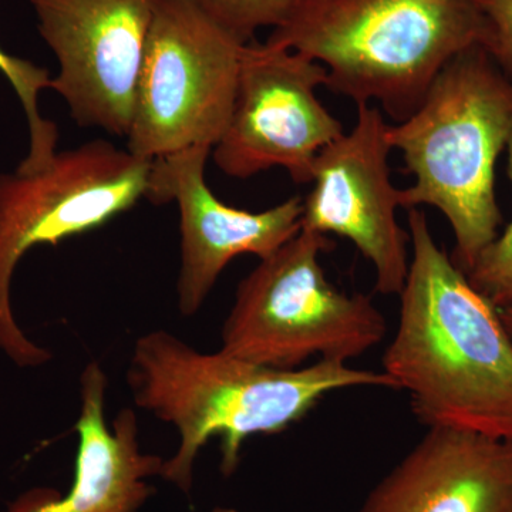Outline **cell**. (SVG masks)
<instances>
[{
  "label": "cell",
  "instance_id": "obj_1",
  "mask_svg": "<svg viewBox=\"0 0 512 512\" xmlns=\"http://www.w3.org/2000/svg\"><path fill=\"white\" fill-rule=\"evenodd\" d=\"M407 222L412 256L383 373L423 426L512 441V339L500 309L437 245L423 211Z\"/></svg>",
  "mask_w": 512,
  "mask_h": 512
},
{
  "label": "cell",
  "instance_id": "obj_2",
  "mask_svg": "<svg viewBox=\"0 0 512 512\" xmlns=\"http://www.w3.org/2000/svg\"><path fill=\"white\" fill-rule=\"evenodd\" d=\"M127 383L137 407L177 431L180 443L164 461L160 478L185 495L194 485L195 461L214 437L221 443L222 476L231 477L249 437L288 430L326 394L352 387L397 390L383 372L330 360L299 369H272L222 350L200 352L164 329L136 340Z\"/></svg>",
  "mask_w": 512,
  "mask_h": 512
},
{
  "label": "cell",
  "instance_id": "obj_3",
  "mask_svg": "<svg viewBox=\"0 0 512 512\" xmlns=\"http://www.w3.org/2000/svg\"><path fill=\"white\" fill-rule=\"evenodd\" d=\"M481 30L478 0H298L265 42L322 64L330 92L400 123Z\"/></svg>",
  "mask_w": 512,
  "mask_h": 512
},
{
  "label": "cell",
  "instance_id": "obj_4",
  "mask_svg": "<svg viewBox=\"0 0 512 512\" xmlns=\"http://www.w3.org/2000/svg\"><path fill=\"white\" fill-rule=\"evenodd\" d=\"M511 136L512 82L481 45L444 66L412 116L389 124L387 140L414 177L402 207L429 205L447 218L463 272L498 237L495 165Z\"/></svg>",
  "mask_w": 512,
  "mask_h": 512
},
{
  "label": "cell",
  "instance_id": "obj_5",
  "mask_svg": "<svg viewBox=\"0 0 512 512\" xmlns=\"http://www.w3.org/2000/svg\"><path fill=\"white\" fill-rule=\"evenodd\" d=\"M328 235L302 229L261 259L238 284L221 332V349L254 365L292 370L313 356L348 363L375 348L387 323L370 296L340 291L320 255Z\"/></svg>",
  "mask_w": 512,
  "mask_h": 512
},
{
  "label": "cell",
  "instance_id": "obj_6",
  "mask_svg": "<svg viewBox=\"0 0 512 512\" xmlns=\"http://www.w3.org/2000/svg\"><path fill=\"white\" fill-rule=\"evenodd\" d=\"M151 163L110 141L93 140L59 151L35 173L0 174V352L10 362L30 369L53 359L26 336L13 313V275L23 256L96 231L146 200Z\"/></svg>",
  "mask_w": 512,
  "mask_h": 512
},
{
  "label": "cell",
  "instance_id": "obj_7",
  "mask_svg": "<svg viewBox=\"0 0 512 512\" xmlns=\"http://www.w3.org/2000/svg\"><path fill=\"white\" fill-rule=\"evenodd\" d=\"M248 43L197 0H158L138 73L127 150L153 161L220 141Z\"/></svg>",
  "mask_w": 512,
  "mask_h": 512
},
{
  "label": "cell",
  "instance_id": "obj_8",
  "mask_svg": "<svg viewBox=\"0 0 512 512\" xmlns=\"http://www.w3.org/2000/svg\"><path fill=\"white\" fill-rule=\"evenodd\" d=\"M325 67L301 53L259 43L245 46L228 126L211 156L228 177L247 180L279 167L311 184L320 151L345 134L319 100Z\"/></svg>",
  "mask_w": 512,
  "mask_h": 512
},
{
  "label": "cell",
  "instance_id": "obj_9",
  "mask_svg": "<svg viewBox=\"0 0 512 512\" xmlns=\"http://www.w3.org/2000/svg\"><path fill=\"white\" fill-rule=\"evenodd\" d=\"M59 63L50 90L77 126L127 138L158 0H30Z\"/></svg>",
  "mask_w": 512,
  "mask_h": 512
},
{
  "label": "cell",
  "instance_id": "obj_10",
  "mask_svg": "<svg viewBox=\"0 0 512 512\" xmlns=\"http://www.w3.org/2000/svg\"><path fill=\"white\" fill-rule=\"evenodd\" d=\"M383 111L357 106L355 127L323 148L302 200V229L349 239L375 269V289L399 295L409 272L410 235L397 221L402 190L392 183Z\"/></svg>",
  "mask_w": 512,
  "mask_h": 512
},
{
  "label": "cell",
  "instance_id": "obj_11",
  "mask_svg": "<svg viewBox=\"0 0 512 512\" xmlns=\"http://www.w3.org/2000/svg\"><path fill=\"white\" fill-rule=\"evenodd\" d=\"M211 147H191L151 163L146 200L175 202L180 212L178 311L197 315L224 269L237 256L261 259L278 251L302 231V198L261 212L241 210L221 201L205 178Z\"/></svg>",
  "mask_w": 512,
  "mask_h": 512
},
{
  "label": "cell",
  "instance_id": "obj_12",
  "mask_svg": "<svg viewBox=\"0 0 512 512\" xmlns=\"http://www.w3.org/2000/svg\"><path fill=\"white\" fill-rule=\"evenodd\" d=\"M107 376L90 362L80 375V414L72 487L30 488L2 512H140L156 494L165 458L141 448L136 412L121 409L106 419Z\"/></svg>",
  "mask_w": 512,
  "mask_h": 512
},
{
  "label": "cell",
  "instance_id": "obj_13",
  "mask_svg": "<svg viewBox=\"0 0 512 512\" xmlns=\"http://www.w3.org/2000/svg\"><path fill=\"white\" fill-rule=\"evenodd\" d=\"M357 512H512V441L429 429Z\"/></svg>",
  "mask_w": 512,
  "mask_h": 512
},
{
  "label": "cell",
  "instance_id": "obj_14",
  "mask_svg": "<svg viewBox=\"0 0 512 512\" xmlns=\"http://www.w3.org/2000/svg\"><path fill=\"white\" fill-rule=\"evenodd\" d=\"M0 73L8 79L22 104L29 127V153L16 170L35 173L52 163L59 146V128L45 119L39 110V94L52 86V74L46 67L9 55L0 47Z\"/></svg>",
  "mask_w": 512,
  "mask_h": 512
},
{
  "label": "cell",
  "instance_id": "obj_15",
  "mask_svg": "<svg viewBox=\"0 0 512 512\" xmlns=\"http://www.w3.org/2000/svg\"><path fill=\"white\" fill-rule=\"evenodd\" d=\"M508 177L512 183V136L508 141ZM470 284L498 309L512 305V222L487 245L464 272Z\"/></svg>",
  "mask_w": 512,
  "mask_h": 512
},
{
  "label": "cell",
  "instance_id": "obj_16",
  "mask_svg": "<svg viewBox=\"0 0 512 512\" xmlns=\"http://www.w3.org/2000/svg\"><path fill=\"white\" fill-rule=\"evenodd\" d=\"M242 42L255 40L259 29H276L291 16L298 0H197Z\"/></svg>",
  "mask_w": 512,
  "mask_h": 512
},
{
  "label": "cell",
  "instance_id": "obj_17",
  "mask_svg": "<svg viewBox=\"0 0 512 512\" xmlns=\"http://www.w3.org/2000/svg\"><path fill=\"white\" fill-rule=\"evenodd\" d=\"M483 30L480 45L512 82V0H478Z\"/></svg>",
  "mask_w": 512,
  "mask_h": 512
},
{
  "label": "cell",
  "instance_id": "obj_18",
  "mask_svg": "<svg viewBox=\"0 0 512 512\" xmlns=\"http://www.w3.org/2000/svg\"><path fill=\"white\" fill-rule=\"evenodd\" d=\"M500 318L503 320L505 329H507L508 335L512 339V305L500 309Z\"/></svg>",
  "mask_w": 512,
  "mask_h": 512
},
{
  "label": "cell",
  "instance_id": "obj_19",
  "mask_svg": "<svg viewBox=\"0 0 512 512\" xmlns=\"http://www.w3.org/2000/svg\"><path fill=\"white\" fill-rule=\"evenodd\" d=\"M211 512H239L238 510H235V508L231 507H215L214 510Z\"/></svg>",
  "mask_w": 512,
  "mask_h": 512
}]
</instances>
